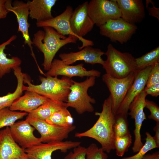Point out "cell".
<instances>
[{
	"label": "cell",
	"mask_w": 159,
	"mask_h": 159,
	"mask_svg": "<svg viewBox=\"0 0 159 159\" xmlns=\"http://www.w3.org/2000/svg\"><path fill=\"white\" fill-rule=\"evenodd\" d=\"M111 105V98L109 96L104 101L102 111L95 113V115L98 116V118L94 125L86 131L76 133L74 137H88L96 140L106 153H110L114 150L113 131L114 116Z\"/></svg>",
	"instance_id": "cell-1"
},
{
	"label": "cell",
	"mask_w": 159,
	"mask_h": 159,
	"mask_svg": "<svg viewBox=\"0 0 159 159\" xmlns=\"http://www.w3.org/2000/svg\"><path fill=\"white\" fill-rule=\"evenodd\" d=\"M43 28V30H39L34 34L32 41V44L43 54L44 60L42 65L44 69L48 71L59 50L68 44L76 43L78 39L74 36L66 37L60 34L50 27Z\"/></svg>",
	"instance_id": "cell-2"
},
{
	"label": "cell",
	"mask_w": 159,
	"mask_h": 159,
	"mask_svg": "<svg viewBox=\"0 0 159 159\" xmlns=\"http://www.w3.org/2000/svg\"><path fill=\"white\" fill-rule=\"evenodd\" d=\"M45 76H40L41 83L35 85L31 83L27 75L24 74V83L28 85L26 91L35 92L50 100L66 102L73 80L64 76L59 79L57 77Z\"/></svg>",
	"instance_id": "cell-3"
},
{
	"label": "cell",
	"mask_w": 159,
	"mask_h": 159,
	"mask_svg": "<svg viewBox=\"0 0 159 159\" xmlns=\"http://www.w3.org/2000/svg\"><path fill=\"white\" fill-rule=\"evenodd\" d=\"M105 54L107 58L102 66L108 75L122 78L136 71L135 58L131 54L122 52L110 44Z\"/></svg>",
	"instance_id": "cell-4"
},
{
	"label": "cell",
	"mask_w": 159,
	"mask_h": 159,
	"mask_svg": "<svg viewBox=\"0 0 159 159\" xmlns=\"http://www.w3.org/2000/svg\"><path fill=\"white\" fill-rule=\"evenodd\" d=\"M96 78L94 76L90 77L80 82L73 80L66 102L67 107L74 109L79 114L94 111L92 104L96 103V100L88 95L87 91L89 88L95 85Z\"/></svg>",
	"instance_id": "cell-5"
},
{
	"label": "cell",
	"mask_w": 159,
	"mask_h": 159,
	"mask_svg": "<svg viewBox=\"0 0 159 159\" xmlns=\"http://www.w3.org/2000/svg\"><path fill=\"white\" fill-rule=\"evenodd\" d=\"M88 11L94 24L99 27L108 21L121 16L115 0H92L88 2Z\"/></svg>",
	"instance_id": "cell-6"
},
{
	"label": "cell",
	"mask_w": 159,
	"mask_h": 159,
	"mask_svg": "<svg viewBox=\"0 0 159 159\" xmlns=\"http://www.w3.org/2000/svg\"><path fill=\"white\" fill-rule=\"evenodd\" d=\"M136 72V71L133 72L122 78L113 77L106 73L102 75V80L110 93L112 110L114 116L132 85Z\"/></svg>",
	"instance_id": "cell-7"
},
{
	"label": "cell",
	"mask_w": 159,
	"mask_h": 159,
	"mask_svg": "<svg viewBox=\"0 0 159 159\" xmlns=\"http://www.w3.org/2000/svg\"><path fill=\"white\" fill-rule=\"evenodd\" d=\"M26 119L39 133L42 143L63 141L67 138L69 134L76 128L73 125L69 127H62L28 115Z\"/></svg>",
	"instance_id": "cell-8"
},
{
	"label": "cell",
	"mask_w": 159,
	"mask_h": 159,
	"mask_svg": "<svg viewBox=\"0 0 159 159\" xmlns=\"http://www.w3.org/2000/svg\"><path fill=\"white\" fill-rule=\"evenodd\" d=\"M100 33L112 42L121 44L127 42L137 29L135 25L129 23L121 17L110 20L99 27Z\"/></svg>",
	"instance_id": "cell-9"
},
{
	"label": "cell",
	"mask_w": 159,
	"mask_h": 159,
	"mask_svg": "<svg viewBox=\"0 0 159 159\" xmlns=\"http://www.w3.org/2000/svg\"><path fill=\"white\" fill-rule=\"evenodd\" d=\"M73 11L71 6H67L64 11L60 14L49 20L37 22L36 26L38 27H50L54 29L58 33L63 36L71 35L76 37L82 43V45L78 47L80 50L86 46H93L94 44L92 41L84 38H80L72 31L70 20Z\"/></svg>",
	"instance_id": "cell-10"
},
{
	"label": "cell",
	"mask_w": 159,
	"mask_h": 159,
	"mask_svg": "<svg viewBox=\"0 0 159 159\" xmlns=\"http://www.w3.org/2000/svg\"><path fill=\"white\" fill-rule=\"evenodd\" d=\"M147 95L143 90L134 98L129 107L128 111H130L128 114L131 118L135 120V140L132 148L133 152L135 153L138 152L144 145L142 142L140 132L143 123L146 119L144 109L145 107Z\"/></svg>",
	"instance_id": "cell-11"
},
{
	"label": "cell",
	"mask_w": 159,
	"mask_h": 159,
	"mask_svg": "<svg viewBox=\"0 0 159 159\" xmlns=\"http://www.w3.org/2000/svg\"><path fill=\"white\" fill-rule=\"evenodd\" d=\"M79 141H53L40 144L24 150L29 159H52V153L60 150L63 153L80 145Z\"/></svg>",
	"instance_id": "cell-12"
},
{
	"label": "cell",
	"mask_w": 159,
	"mask_h": 159,
	"mask_svg": "<svg viewBox=\"0 0 159 159\" xmlns=\"http://www.w3.org/2000/svg\"><path fill=\"white\" fill-rule=\"evenodd\" d=\"M5 6L8 11L13 12L16 16L18 24V32L21 33L25 44H27L30 47L32 55L35 59L32 41L29 32L30 26L28 22L29 10L27 3L21 1L15 0L12 3L11 0H6Z\"/></svg>",
	"instance_id": "cell-13"
},
{
	"label": "cell",
	"mask_w": 159,
	"mask_h": 159,
	"mask_svg": "<svg viewBox=\"0 0 159 159\" xmlns=\"http://www.w3.org/2000/svg\"><path fill=\"white\" fill-rule=\"evenodd\" d=\"M83 66V63L75 65H66L61 59H54L45 76L57 77L62 75L70 78L74 77L83 78L85 77H98L100 76V72L95 69L87 70Z\"/></svg>",
	"instance_id": "cell-14"
},
{
	"label": "cell",
	"mask_w": 159,
	"mask_h": 159,
	"mask_svg": "<svg viewBox=\"0 0 159 159\" xmlns=\"http://www.w3.org/2000/svg\"><path fill=\"white\" fill-rule=\"evenodd\" d=\"M9 127L13 139L24 150L42 143L40 138L34 134L35 128L26 119L15 122Z\"/></svg>",
	"instance_id": "cell-15"
},
{
	"label": "cell",
	"mask_w": 159,
	"mask_h": 159,
	"mask_svg": "<svg viewBox=\"0 0 159 159\" xmlns=\"http://www.w3.org/2000/svg\"><path fill=\"white\" fill-rule=\"evenodd\" d=\"M81 50L77 52L61 53L59 57L66 65H70L79 61H83L92 65L96 64H103L104 60L102 56L105 54V52L100 49L87 46Z\"/></svg>",
	"instance_id": "cell-16"
},
{
	"label": "cell",
	"mask_w": 159,
	"mask_h": 159,
	"mask_svg": "<svg viewBox=\"0 0 159 159\" xmlns=\"http://www.w3.org/2000/svg\"><path fill=\"white\" fill-rule=\"evenodd\" d=\"M88 1H85L76 8L70 20L73 32L81 38H83L90 32L95 25L88 13Z\"/></svg>",
	"instance_id": "cell-17"
},
{
	"label": "cell",
	"mask_w": 159,
	"mask_h": 159,
	"mask_svg": "<svg viewBox=\"0 0 159 159\" xmlns=\"http://www.w3.org/2000/svg\"><path fill=\"white\" fill-rule=\"evenodd\" d=\"M152 67L149 66L136 71L133 82L120 104L116 114H121L128 115L130 105L134 98L144 90Z\"/></svg>",
	"instance_id": "cell-18"
},
{
	"label": "cell",
	"mask_w": 159,
	"mask_h": 159,
	"mask_svg": "<svg viewBox=\"0 0 159 159\" xmlns=\"http://www.w3.org/2000/svg\"><path fill=\"white\" fill-rule=\"evenodd\" d=\"M0 159H29L13 139L9 127L0 130Z\"/></svg>",
	"instance_id": "cell-19"
},
{
	"label": "cell",
	"mask_w": 159,
	"mask_h": 159,
	"mask_svg": "<svg viewBox=\"0 0 159 159\" xmlns=\"http://www.w3.org/2000/svg\"><path fill=\"white\" fill-rule=\"evenodd\" d=\"M120 9L121 18L133 24L140 22L145 16L143 1L141 0H115Z\"/></svg>",
	"instance_id": "cell-20"
},
{
	"label": "cell",
	"mask_w": 159,
	"mask_h": 159,
	"mask_svg": "<svg viewBox=\"0 0 159 159\" xmlns=\"http://www.w3.org/2000/svg\"><path fill=\"white\" fill-rule=\"evenodd\" d=\"M26 91L24 95L14 102L9 107L10 110H20L29 114L49 100L35 92Z\"/></svg>",
	"instance_id": "cell-21"
},
{
	"label": "cell",
	"mask_w": 159,
	"mask_h": 159,
	"mask_svg": "<svg viewBox=\"0 0 159 159\" xmlns=\"http://www.w3.org/2000/svg\"><path fill=\"white\" fill-rule=\"evenodd\" d=\"M57 1L56 0L28 1L27 3L29 8V16L32 19H36L37 22L52 18V9Z\"/></svg>",
	"instance_id": "cell-22"
},
{
	"label": "cell",
	"mask_w": 159,
	"mask_h": 159,
	"mask_svg": "<svg viewBox=\"0 0 159 159\" xmlns=\"http://www.w3.org/2000/svg\"><path fill=\"white\" fill-rule=\"evenodd\" d=\"M16 37V35H13L7 41L0 44V78L10 73L11 70L19 67L21 64V60L19 58L16 57L8 58L4 52L6 46L14 40Z\"/></svg>",
	"instance_id": "cell-23"
},
{
	"label": "cell",
	"mask_w": 159,
	"mask_h": 159,
	"mask_svg": "<svg viewBox=\"0 0 159 159\" xmlns=\"http://www.w3.org/2000/svg\"><path fill=\"white\" fill-rule=\"evenodd\" d=\"M13 70L17 80L16 87L14 92H9L5 95L0 97V111L9 107L15 100L22 95L23 92L26 90L27 86L24 84V73L22 72L21 67H18Z\"/></svg>",
	"instance_id": "cell-24"
},
{
	"label": "cell",
	"mask_w": 159,
	"mask_h": 159,
	"mask_svg": "<svg viewBox=\"0 0 159 159\" xmlns=\"http://www.w3.org/2000/svg\"><path fill=\"white\" fill-rule=\"evenodd\" d=\"M66 107H67L66 102L49 99L28 114V116L37 119L46 120L55 112Z\"/></svg>",
	"instance_id": "cell-25"
},
{
	"label": "cell",
	"mask_w": 159,
	"mask_h": 159,
	"mask_svg": "<svg viewBox=\"0 0 159 159\" xmlns=\"http://www.w3.org/2000/svg\"><path fill=\"white\" fill-rule=\"evenodd\" d=\"M67 108L66 107L55 112L45 121L49 123L62 127L73 125V118Z\"/></svg>",
	"instance_id": "cell-26"
},
{
	"label": "cell",
	"mask_w": 159,
	"mask_h": 159,
	"mask_svg": "<svg viewBox=\"0 0 159 159\" xmlns=\"http://www.w3.org/2000/svg\"><path fill=\"white\" fill-rule=\"evenodd\" d=\"M135 63L136 71L159 63V46L140 57L135 58Z\"/></svg>",
	"instance_id": "cell-27"
},
{
	"label": "cell",
	"mask_w": 159,
	"mask_h": 159,
	"mask_svg": "<svg viewBox=\"0 0 159 159\" xmlns=\"http://www.w3.org/2000/svg\"><path fill=\"white\" fill-rule=\"evenodd\" d=\"M28 113L25 112L13 111L9 107L5 108L0 111V129L10 127L17 120L23 118Z\"/></svg>",
	"instance_id": "cell-28"
},
{
	"label": "cell",
	"mask_w": 159,
	"mask_h": 159,
	"mask_svg": "<svg viewBox=\"0 0 159 159\" xmlns=\"http://www.w3.org/2000/svg\"><path fill=\"white\" fill-rule=\"evenodd\" d=\"M127 117V116L121 114H116L114 116L113 131L115 138L123 136L130 132Z\"/></svg>",
	"instance_id": "cell-29"
},
{
	"label": "cell",
	"mask_w": 159,
	"mask_h": 159,
	"mask_svg": "<svg viewBox=\"0 0 159 159\" xmlns=\"http://www.w3.org/2000/svg\"><path fill=\"white\" fill-rule=\"evenodd\" d=\"M132 142V136L130 132L123 136L115 138L114 146L116 155L119 157H122L128 151Z\"/></svg>",
	"instance_id": "cell-30"
},
{
	"label": "cell",
	"mask_w": 159,
	"mask_h": 159,
	"mask_svg": "<svg viewBox=\"0 0 159 159\" xmlns=\"http://www.w3.org/2000/svg\"><path fill=\"white\" fill-rule=\"evenodd\" d=\"M145 135V142L136 154L130 157H124L121 159H142L143 156L149 151L154 148H158L153 137L148 132H146Z\"/></svg>",
	"instance_id": "cell-31"
},
{
	"label": "cell",
	"mask_w": 159,
	"mask_h": 159,
	"mask_svg": "<svg viewBox=\"0 0 159 159\" xmlns=\"http://www.w3.org/2000/svg\"><path fill=\"white\" fill-rule=\"evenodd\" d=\"M108 156L96 144L92 143L86 148V159H108Z\"/></svg>",
	"instance_id": "cell-32"
},
{
	"label": "cell",
	"mask_w": 159,
	"mask_h": 159,
	"mask_svg": "<svg viewBox=\"0 0 159 159\" xmlns=\"http://www.w3.org/2000/svg\"><path fill=\"white\" fill-rule=\"evenodd\" d=\"M159 84V63L152 66L149 73L146 82V87Z\"/></svg>",
	"instance_id": "cell-33"
},
{
	"label": "cell",
	"mask_w": 159,
	"mask_h": 159,
	"mask_svg": "<svg viewBox=\"0 0 159 159\" xmlns=\"http://www.w3.org/2000/svg\"><path fill=\"white\" fill-rule=\"evenodd\" d=\"M145 107L150 111V114L148 116L150 119H152L156 121V123H159V107L154 102L145 100Z\"/></svg>",
	"instance_id": "cell-34"
},
{
	"label": "cell",
	"mask_w": 159,
	"mask_h": 159,
	"mask_svg": "<svg viewBox=\"0 0 159 159\" xmlns=\"http://www.w3.org/2000/svg\"><path fill=\"white\" fill-rule=\"evenodd\" d=\"M86 148L80 145L73 149L63 159H86Z\"/></svg>",
	"instance_id": "cell-35"
},
{
	"label": "cell",
	"mask_w": 159,
	"mask_h": 159,
	"mask_svg": "<svg viewBox=\"0 0 159 159\" xmlns=\"http://www.w3.org/2000/svg\"><path fill=\"white\" fill-rule=\"evenodd\" d=\"M144 90L147 95L157 97L159 95V84L148 87H145Z\"/></svg>",
	"instance_id": "cell-36"
},
{
	"label": "cell",
	"mask_w": 159,
	"mask_h": 159,
	"mask_svg": "<svg viewBox=\"0 0 159 159\" xmlns=\"http://www.w3.org/2000/svg\"><path fill=\"white\" fill-rule=\"evenodd\" d=\"M6 0H0V19L5 18L9 12L5 7Z\"/></svg>",
	"instance_id": "cell-37"
},
{
	"label": "cell",
	"mask_w": 159,
	"mask_h": 159,
	"mask_svg": "<svg viewBox=\"0 0 159 159\" xmlns=\"http://www.w3.org/2000/svg\"><path fill=\"white\" fill-rule=\"evenodd\" d=\"M151 3L153 5L152 7H147L149 14L150 16L156 18L159 20V8L155 7L153 4V2L151 1Z\"/></svg>",
	"instance_id": "cell-38"
},
{
	"label": "cell",
	"mask_w": 159,
	"mask_h": 159,
	"mask_svg": "<svg viewBox=\"0 0 159 159\" xmlns=\"http://www.w3.org/2000/svg\"><path fill=\"white\" fill-rule=\"evenodd\" d=\"M155 133L153 137L154 139L158 148L159 147V123H156L153 128Z\"/></svg>",
	"instance_id": "cell-39"
},
{
	"label": "cell",
	"mask_w": 159,
	"mask_h": 159,
	"mask_svg": "<svg viewBox=\"0 0 159 159\" xmlns=\"http://www.w3.org/2000/svg\"><path fill=\"white\" fill-rule=\"evenodd\" d=\"M142 159H159V152L157 151L152 154H146Z\"/></svg>",
	"instance_id": "cell-40"
}]
</instances>
